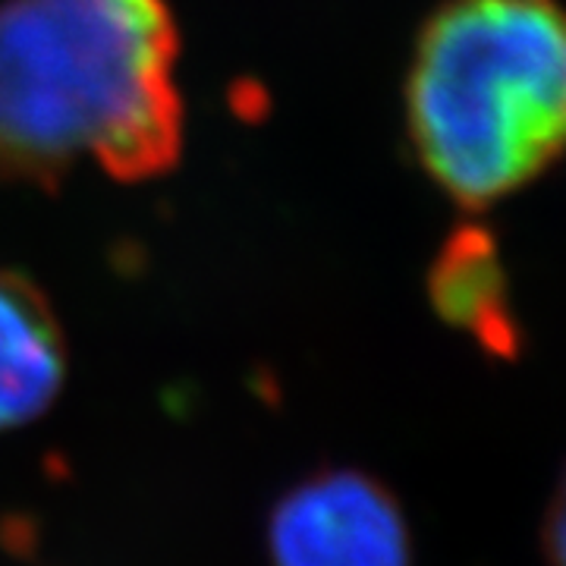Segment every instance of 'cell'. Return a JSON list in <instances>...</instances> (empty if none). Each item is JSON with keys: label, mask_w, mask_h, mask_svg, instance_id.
I'll return each mask as SVG.
<instances>
[{"label": "cell", "mask_w": 566, "mask_h": 566, "mask_svg": "<svg viewBox=\"0 0 566 566\" xmlns=\"http://www.w3.org/2000/svg\"><path fill=\"white\" fill-rule=\"evenodd\" d=\"M167 0L0 3V177L57 182L80 161L117 180L167 174L182 148Z\"/></svg>", "instance_id": "obj_1"}, {"label": "cell", "mask_w": 566, "mask_h": 566, "mask_svg": "<svg viewBox=\"0 0 566 566\" xmlns=\"http://www.w3.org/2000/svg\"><path fill=\"white\" fill-rule=\"evenodd\" d=\"M428 300L441 322L465 331L488 356L513 363L523 353L501 252L482 227H460L447 237L428 271Z\"/></svg>", "instance_id": "obj_5"}, {"label": "cell", "mask_w": 566, "mask_h": 566, "mask_svg": "<svg viewBox=\"0 0 566 566\" xmlns=\"http://www.w3.org/2000/svg\"><path fill=\"white\" fill-rule=\"evenodd\" d=\"M274 566H412L400 501L356 469H327L283 494L268 520Z\"/></svg>", "instance_id": "obj_3"}, {"label": "cell", "mask_w": 566, "mask_h": 566, "mask_svg": "<svg viewBox=\"0 0 566 566\" xmlns=\"http://www.w3.org/2000/svg\"><path fill=\"white\" fill-rule=\"evenodd\" d=\"M424 174L465 211L542 177L566 133V35L554 0H447L406 82Z\"/></svg>", "instance_id": "obj_2"}, {"label": "cell", "mask_w": 566, "mask_h": 566, "mask_svg": "<svg viewBox=\"0 0 566 566\" xmlns=\"http://www.w3.org/2000/svg\"><path fill=\"white\" fill-rule=\"evenodd\" d=\"M66 381L63 327L29 277L0 271V431L44 416Z\"/></svg>", "instance_id": "obj_4"}]
</instances>
